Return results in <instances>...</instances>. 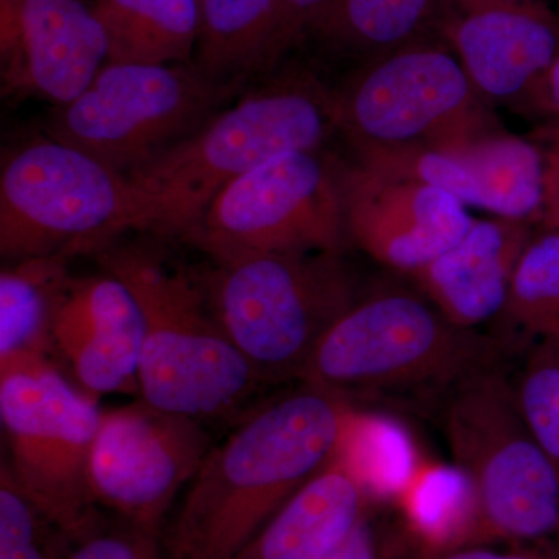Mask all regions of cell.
<instances>
[{
	"instance_id": "44dd1931",
	"label": "cell",
	"mask_w": 559,
	"mask_h": 559,
	"mask_svg": "<svg viewBox=\"0 0 559 559\" xmlns=\"http://www.w3.org/2000/svg\"><path fill=\"white\" fill-rule=\"evenodd\" d=\"M282 0H200L191 66L224 90L267 69Z\"/></svg>"
},
{
	"instance_id": "52a82bcc",
	"label": "cell",
	"mask_w": 559,
	"mask_h": 559,
	"mask_svg": "<svg viewBox=\"0 0 559 559\" xmlns=\"http://www.w3.org/2000/svg\"><path fill=\"white\" fill-rule=\"evenodd\" d=\"M98 400L53 360L0 371V419L7 465L22 491L73 540L100 527L108 513L90 487Z\"/></svg>"
},
{
	"instance_id": "1f68e13d",
	"label": "cell",
	"mask_w": 559,
	"mask_h": 559,
	"mask_svg": "<svg viewBox=\"0 0 559 559\" xmlns=\"http://www.w3.org/2000/svg\"><path fill=\"white\" fill-rule=\"evenodd\" d=\"M546 146L549 148V193L543 227L559 231V124L547 130Z\"/></svg>"
},
{
	"instance_id": "7c38bea8",
	"label": "cell",
	"mask_w": 559,
	"mask_h": 559,
	"mask_svg": "<svg viewBox=\"0 0 559 559\" xmlns=\"http://www.w3.org/2000/svg\"><path fill=\"white\" fill-rule=\"evenodd\" d=\"M213 444L200 419L145 401L102 412L90 459L95 502L110 516L164 532L165 518Z\"/></svg>"
},
{
	"instance_id": "2e32d148",
	"label": "cell",
	"mask_w": 559,
	"mask_h": 559,
	"mask_svg": "<svg viewBox=\"0 0 559 559\" xmlns=\"http://www.w3.org/2000/svg\"><path fill=\"white\" fill-rule=\"evenodd\" d=\"M145 319L116 275H70L51 322V344L76 385L94 399L138 393Z\"/></svg>"
},
{
	"instance_id": "9a60e30c",
	"label": "cell",
	"mask_w": 559,
	"mask_h": 559,
	"mask_svg": "<svg viewBox=\"0 0 559 559\" xmlns=\"http://www.w3.org/2000/svg\"><path fill=\"white\" fill-rule=\"evenodd\" d=\"M3 86L61 106L108 64L100 21L83 0H0Z\"/></svg>"
},
{
	"instance_id": "8fae6325",
	"label": "cell",
	"mask_w": 559,
	"mask_h": 559,
	"mask_svg": "<svg viewBox=\"0 0 559 559\" xmlns=\"http://www.w3.org/2000/svg\"><path fill=\"white\" fill-rule=\"evenodd\" d=\"M341 178L319 151H293L229 183L205 210L190 242L213 261L253 253L341 252Z\"/></svg>"
},
{
	"instance_id": "d4e9b609",
	"label": "cell",
	"mask_w": 559,
	"mask_h": 559,
	"mask_svg": "<svg viewBox=\"0 0 559 559\" xmlns=\"http://www.w3.org/2000/svg\"><path fill=\"white\" fill-rule=\"evenodd\" d=\"M75 540L0 466V559H69Z\"/></svg>"
},
{
	"instance_id": "cb8c5ba5",
	"label": "cell",
	"mask_w": 559,
	"mask_h": 559,
	"mask_svg": "<svg viewBox=\"0 0 559 559\" xmlns=\"http://www.w3.org/2000/svg\"><path fill=\"white\" fill-rule=\"evenodd\" d=\"M495 322L502 347H525L559 334L558 230L543 227L533 234Z\"/></svg>"
},
{
	"instance_id": "4dcf8cb0",
	"label": "cell",
	"mask_w": 559,
	"mask_h": 559,
	"mask_svg": "<svg viewBox=\"0 0 559 559\" xmlns=\"http://www.w3.org/2000/svg\"><path fill=\"white\" fill-rule=\"evenodd\" d=\"M525 109L547 117L551 123L559 124V53L533 91Z\"/></svg>"
},
{
	"instance_id": "d6a6232c",
	"label": "cell",
	"mask_w": 559,
	"mask_h": 559,
	"mask_svg": "<svg viewBox=\"0 0 559 559\" xmlns=\"http://www.w3.org/2000/svg\"><path fill=\"white\" fill-rule=\"evenodd\" d=\"M535 2H546V0H535Z\"/></svg>"
},
{
	"instance_id": "5bb4252c",
	"label": "cell",
	"mask_w": 559,
	"mask_h": 559,
	"mask_svg": "<svg viewBox=\"0 0 559 559\" xmlns=\"http://www.w3.org/2000/svg\"><path fill=\"white\" fill-rule=\"evenodd\" d=\"M345 229L371 259L414 274L457 245L474 224L448 191L359 164L341 175Z\"/></svg>"
},
{
	"instance_id": "277c9868",
	"label": "cell",
	"mask_w": 559,
	"mask_h": 559,
	"mask_svg": "<svg viewBox=\"0 0 559 559\" xmlns=\"http://www.w3.org/2000/svg\"><path fill=\"white\" fill-rule=\"evenodd\" d=\"M444 429L469 511L452 547L559 538V473L522 417L513 384L491 364L452 388Z\"/></svg>"
},
{
	"instance_id": "6da1fadb",
	"label": "cell",
	"mask_w": 559,
	"mask_h": 559,
	"mask_svg": "<svg viewBox=\"0 0 559 559\" xmlns=\"http://www.w3.org/2000/svg\"><path fill=\"white\" fill-rule=\"evenodd\" d=\"M261 404L204 460L164 528L171 559H231L340 455L358 415L304 384Z\"/></svg>"
},
{
	"instance_id": "4316f807",
	"label": "cell",
	"mask_w": 559,
	"mask_h": 559,
	"mask_svg": "<svg viewBox=\"0 0 559 559\" xmlns=\"http://www.w3.org/2000/svg\"><path fill=\"white\" fill-rule=\"evenodd\" d=\"M69 559H171L164 532L106 516L100 527L76 540Z\"/></svg>"
},
{
	"instance_id": "8992f818",
	"label": "cell",
	"mask_w": 559,
	"mask_h": 559,
	"mask_svg": "<svg viewBox=\"0 0 559 559\" xmlns=\"http://www.w3.org/2000/svg\"><path fill=\"white\" fill-rule=\"evenodd\" d=\"M498 345L444 318L411 290L358 299L323 334L301 370L304 384L353 395L454 385L492 362Z\"/></svg>"
},
{
	"instance_id": "484cf974",
	"label": "cell",
	"mask_w": 559,
	"mask_h": 559,
	"mask_svg": "<svg viewBox=\"0 0 559 559\" xmlns=\"http://www.w3.org/2000/svg\"><path fill=\"white\" fill-rule=\"evenodd\" d=\"M513 388L522 417L559 473V334L533 345Z\"/></svg>"
},
{
	"instance_id": "603a6c76",
	"label": "cell",
	"mask_w": 559,
	"mask_h": 559,
	"mask_svg": "<svg viewBox=\"0 0 559 559\" xmlns=\"http://www.w3.org/2000/svg\"><path fill=\"white\" fill-rule=\"evenodd\" d=\"M441 0H326L308 32L331 47L370 61L425 38Z\"/></svg>"
},
{
	"instance_id": "f546056e",
	"label": "cell",
	"mask_w": 559,
	"mask_h": 559,
	"mask_svg": "<svg viewBox=\"0 0 559 559\" xmlns=\"http://www.w3.org/2000/svg\"><path fill=\"white\" fill-rule=\"evenodd\" d=\"M400 546L401 539L393 543V539L382 535L369 510L347 539L325 559H399V551L395 550Z\"/></svg>"
},
{
	"instance_id": "7402d4cb",
	"label": "cell",
	"mask_w": 559,
	"mask_h": 559,
	"mask_svg": "<svg viewBox=\"0 0 559 559\" xmlns=\"http://www.w3.org/2000/svg\"><path fill=\"white\" fill-rule=\"evenodd\" d=\"M62 259L17 260L0 274V371L55 360L51 322L70 277Z\"/></svg>"
},
{
	"instance_id": "9c48e42d",
	"label": "cell",
	"mask_w": 559,
	"mask_h": 559,
	"mask_svg": "<svg viewBox=\"0 0 559 559\" xmlns=\"http://www.w3.org/2000/svg\"><path fill=\"white\" fill-rule=\"evenodd\" d=\"M454 51L426 38L364 62L336 94L337 127L358 153L447 148L495 131Z\"/></svg>"
},
{
	"instance_id": "d6986e66",
	"label": "cell",
	"mask_w": 559,
	"mask_h": 559,
	"mask_svg": "<svg viewBox=\"0 0 559 559\" xmlns=\"http://www.w3.org/2000/svg\"><path fill=\"white\" fill-rule=\"evenodd\" d=\"M476 183L479 209L499 218L543 226L549 191V154L539 134L535 139L487 134L447 148Z\"/></svg>"
},
{
	"instance_id": "f1b7e54d",
	"label": "cell",
	"mask_w": 559,
	"mask_h": 559,
	"mask_svg": "<svg viewBox=\"0 0 559 559\" xmlns=\"http://www.w3.org/2000/svg\"><path fill=\"white\" fill-rule=\"evenodd\" d=\"M412 559H559V540L495 546H465L452 549H423Z\"/></svg>"
},
{
	"instance_id": "ac0fdd59",
	"label": "cell",
	"mask_w": 559,
	"mask_h": 559,
	"mask_svg": "<svg viewBox=\"0 0 559 559\" xmlns=\"http://www.w3.org/2000/svg\"><path fill=\"white\" fill-rule=\"evenodd\" d=\"M371 498L342 448L231 559H325L369 513Z\"/></svg>"
},
{
	"instance_id": "4fadbf2b",
	"label": "cell",
	"mask_w": 559,
	"mask_h": 559,
	"mask_svg": "<svg viewBox=\"0 0 559 559\" xmlns=\"http://www.w3.org/2000/svg\"><path fill=\"white\" fill-rule=\"evenodd\" d=\"M485 103L525 109L559 53V14L535 0H441L436 25Z\"/></svg>"
},
{
	"instance_id": "5b68a950",
	"label": "cell",
	"mask_w": 559,
	"mask_h": 559,
	"mask_svg": "<svg viewBox=\"0 0 559 559\" xmlns=\"http://www.w3.org/2000/svg\"><path fill=\"white\" fill-rule=\"evenodd\" d=\"M213 316L270 385L299 380L323 334L355 304L341 252L253 253L198 277Z\"/></svg>"
},
{
	"instance_id": "83f0119b",
	"label": "cell",
	"mask_w": 559,
	"mask_h": 559,
	"mask_svg": "<svg viewBox=\"0 0 559 559\" xmlns=\"http://www.w3.org/2000/svg\"><path fill=\"white\" fill-rule=\"evenodd\" d=\"M326 0H282L277 28L272 39L267 69L274 68L286 51L296 46L297 40L308 32L316 14Z\"/></svg>"
},
{
	"instance_id": "3957f363",
	"label": "cell",
	"mask_w": 559,
	"mask_h": 559,
	"mask_svg": "<svg viewBox=\"0 0 559 559\" xmlns=\"http://www.w3.org/2000/svg\"><path fill=\"white\" fill-rule=\"evenodd\" d=\"M100 261L138 299L145 319L139 396L194 419L230 417L266 388L210 310L200 280L135 246Z\"/></svg>"
},
{
	"instance_id": "e0dca14e",
	"label": "cell",
	"mask_w": 559,
	"mask_h": 559,
	"mask_svg": "<svg viewBox=\"0 0 559 559\" xmlns=\"http://www.w3.org/2000/svg\"><path fill=\"white\" fill-rule=\"evenodd\" d=\"M532 237L527 221L476 219L457 245L411 275L444 318L474 330L499 318Z\"/></svg>"
},
{
	"instance_id": "ffe728a7",
	"label": "cell",
	"mask_w": 559,
	"mask_h": 559,
	"mask_svg": "<svg viewBox=\"0 0 559 559\" xmlns=\"http://www.w3.org/2000/svg\"><path fill=\"white\" fill-rule=\"evenodd\" d=\"M110 64H191L200 0H94Z\"/></svg>"
},
{
	"instance_id": "7a4b0ae2",
	"label": "cell",
	"mask_w": 559,
	"mask_h": 559,
	"mask_svg": "<svg viewBox=\"0 0 559 559\" xmlns=\"http://www.w3.org/2000/svg\"><path fill=\"white\" fill-rule=\"evenodd\" d=\"M337 130L336 94L307 72L280 76L124 175L130 230L189 241L221 190L280 154L319 151Z\"/></svg>"
},
{
	"instance_id": "ba28073f",
	"label": "cell",
	"mask_w": 559,
	"mask_h": 559,
	"mask_svg": "<svg viewBox=\"0 0 559 559\" xmlns=\"http://www.w3.org/2000/svg\"><path fill=\"white\" fill-rule=\"evenodd\" d=\"M130 230L127 178L60 140L16 151L0 176V252L62 259L108 249Z\"/></svg>"
},
{
	"instance_id": "30bf717a",
	"label": "cell",
	"mask_w": 559,
	"mask_h": 559,
	"mask_svg": "<svg viewBox=\"0 0 559 559\" xmlns=\"http://www.w3.org/2000/svg\"><path fill=\"white\" fill-rule=\"evenodd\" d=\"M231 92L191 64L108 62L80 97L62 106L51 139L128 175L200 130Z\"/></svg>"
}]
</instances>
